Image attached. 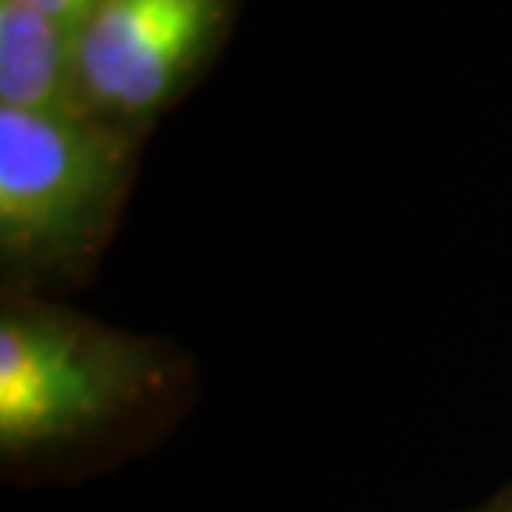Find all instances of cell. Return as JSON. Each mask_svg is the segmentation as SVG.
<instances>
[{"label": "cell", "instance_id": "6da1fadb", "mask_svg": "<svg viewBox=\"0 0 512 512\" xmlns=\"http://www.w3.org/2000/svg\"><path fill=\"white\" fill-rule=\"evenodd\" d=\"M127 137L94 117L0 107V247L27 266L84 256L114 213Z\"/></svg>", "mask_w": 512, "mask_h": 512}, {"label": "cell", "instance_id": "7a4b0ae2", "mask_svg": "<svg viewBox=\"0 0 512 512\" xmlns=\"http://www.w3.org/2000/svg\"><path fill=\"white\" fill-rule=\"evenodd\" d=\"M227 0H97L74 34L80 104L110 127L150 120L197 70Z\"/></svg>", "mask_w": 512, "mask_h": 512}, {"label": "cell", "instance_id": "3957f363", "mask_svg": "<svg viewBox=\"0 0 512 512\" xmlns=\"http://www.w3.org/2000/svg\"><path fill=\"white\" fill-rule=\"evenodd\" d=\"M107 396L104 376L64 330L4 320L0 330V436L7 446L40 443L84 426Z\"/></svg>", "mask_w": 512, "mask_h": 512}, {"label": "cell", "instance_id": "277c9868", "mask_svg": "<svg viewBox=\"0 0 512 512\" xmlns=\"http://www.w3.org/2000/svg\"><path fill=\"white\" fill-rule=\"evenodd\" d=\"M0 107L90 117L74 74V37L30 0H0Z\"/></svg>", "mask_w": 512, "mask_h": 512}, {"label": "cell", "instance_id": "5b68a950", "mask_svg": "<svg viewBox=\"0 0 512 512\" xmlns=\"http://www.w3.org/2000/svg\"><path fill=\"white\" fill-rule=\"evenodd\" d=\"M30 4H34L44 17L54 20L64 34L74 37L80 30V24L87 20V14L94 10L97 0H30Z\"/></svg>", "mask_w": 512, "mask_h": 512}]
</instances>
